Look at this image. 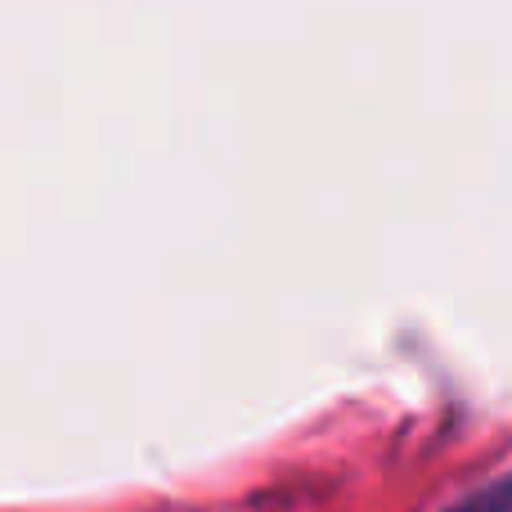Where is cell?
I'll use <instances>...</instances> for the list:
<instances>
[{"mask_svg":"<svg viewBox=\"0 0 512 512\" xmlns=\"http://www.w3.org/2000/svg\"><path fill=\"white\" fill-rule=\"evenodd\" d=\"M454 512H512V481H495V486L477 490V495L463 499Z\"/></svg>","mask_w":512,"mask_h":512,"instance_id":"obj_1","label":"cell"}]
</instances>
